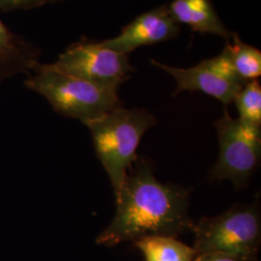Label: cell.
Listing matches in <instances>:
<instances>
[{
    "label": "cell",
    "mask_w": 261,
    "mask_h": 261,
    "mask_svg": "<svg viewBox=\"0 0 261 261\" xmlns=\"http://www.w3.org/2000/svg\"><path fill=\"white\" fill-rule=\"evenodd\" d=\"M129 170L115 196V216L96 244L114 247L148 236L176 238L192 231L195 221L189 215L188 189L160 182L144 162Z\"/></svg>",
    "instance_id": "1"
},
{
    "label": "cell",
    "mask_w": 261,
    "mask_h": 261,
    "mask_svg": "<svg viewBox=\"0 0 261 261\" xmlns=\"http://www.w3.org/2000/svg\"><path fill=\"white\" fill-rule=\"evenodd\" d=\"M156 117L145 109L116 108L88 122L94 148L106 169L115 196L137 159L143 135L157 124Z\"/></svg>",
    "instance_id": "2"
},
{
    "label": "cell",
    "mask_w": 261,
    "mask_h": 261,
    "mask_svg": "<svg viewBox=\"0 0 261 261\" xmlns=\"http://www.w3.org/2000/svg\"><path fill=\"white\" fill-rule=\"evenodd\" d=\"M24 85L43 96L55 112L84 125L123 105L118 88L93 84L42 63L28 75Z\"/></svg>",
    "instance_id": "3"
},
{
    "label": "cell",
    "mask_w": 261,
    "mask_h": 261,
    "mask_svg": "<svg viewBox=\"0 0 261 261\" xmlns=\"http://www.w3.org/2000/svg\"><path fill=\"white\" fill-rule=\"evenodd\" d=\"M196 255L220 252L243 261H257L261 244V221L255 206H235L223 214L195 222Z\"/></svg>",
    "instance_id": "4"
},
{
    "label": "cell",
    "mask_w": 261,
    "mask_h": 261,
    "mask_svg": "<svg viewBox=\"0 0 261 261\" xmlns=\"http://www.w3.org/2000/svg\"><path fill=\"white\" fill-rule=\"evenodd\" d=\"M215 126L220 153L210 179H228L235 187L243 188L260 163L261 127L231 117L226 109Z\"/></svg>",
    "instance_id": "5"
},
{
    "label": "cell",
    "mask_w": 261,
    "mask_h": 261,
    "mask_svg": "<svg viewBox=\"0 0 261 261\" xmlns=\"http://www.w3.org/2000/svg\"><path fill=\"white\" fill-rule=\"evenodd\" d=\"M49 68L93 84L119 88L136 71L129 56L105 46L102 41L83 39L60 54Z\"/></svg>",
    "instance_id": "6"
},
{
    "label": "cell",
    "mask_w": 261,
    "mask_h": 261,
    "mask_svg": "<svg viewBox=\"0 0 261 261\" xmlns=\"http://www.w3.org/2000/svg\"><path fill=\"white\" fill-rule=\"evenodd\" d=\"M150 63L174 77V96L183 91H200L228 105L233 102L236 94L245 84L235 72L226 45L218 56L190 68H178L155 59H151Z\"/></svg>",
    "instance_id": "7"
},
{
    "label": "cell",
    "mask_w": 261,
    "mask_h": 261,
    "mask_svg": "<svg viewBox=\"0 0 261 261\" xmlns=\"http://www.w3.org/2000/svg\"><path fill=\"white\" fill-rule=\"evenodd\" d=\"M180 32L181 27L171 17L166 4L140 14L122 28L117 36L102 42L113 50L129 56L139 47L176 39Z\"/></svg>",
    "instance_id": "8"
},
{
    "label": "cell",
    "mask_w": 261,
    "mask_h": 261,
    "mask_svg": "<svg viewBox=\"0 0 261 261\" xmlns=\"http://www.w3.org/2000/svg\"><path fill=\"white\" fill-rule=\"evenodd\" d=\"M41 49L12 31L0 19V85L16 75H30L41 62Z\"/></svg>",
    "instance_id": "9"
},
{
    "label": "cell",
    "mask_w": 261,
    "mask_h": 261,
    "mask_svg": "<svg viewBox=\"0 0 261 261\" xmlns=\"http://www.w3.org/2000/svg\"><path fill=\"white\" fill-rule=\"evenodd\" d=\"M169 13L179 25L184 24L201 35H215L230 41L234 32L225 27L211 0H172Z\"/></svg>",
    "instance_id": "10"
},
{
    "label": "cell",
    "mask_w": 261,
    "mask_h": 261,
    "mask_svg": "<svg viewBox=\"0 0 261 261\" xmlns=\"http://www.w3.org/2000/svg\"><path fill=\"white\" fill-rule=\"evenodd\" d=\"M145 261H194L196 254L192 247L170 236H148L134 242Z\"/></svg>",
    "instance_id": "11"
},
{
    "label": "cell",
    "mask_w": 261,
    "mask_h": 261,
    "mask_svg": "<svg viewBox=\"0 0 261 261\" xmlns=\"http://www.w3.org/2000/svg\"><path fill=\"white\" fill-rule=\"evenodd\" d=\"M236 74L245 84L257 80L261 75V51L243 42L235 32L226 42Z\"/></svg>",
    "instance_id": "12"
},
{
    "label": "cell",
    "mask_w": 261,
    "mask_h": 261,
    "mask_svg": "<svg viewBox=\"0 0 261 261\" xmlns=\"http://www.w3.org/2000/svg\"><path fill=\"white\" fill-rule=\"evenodd\" d=\"M239 119L261 127V86L257 80L243 85L234 98Z\"/></svg>",
    "instance_id": "13"
},
{
    "label": "cell",
    "mask_w": 261,
    "mask_h": 261,
    "mask_svg": "<svg viewBox=\"0 0 261 261\" xmlns=\"http://www.w3.org/2000/svg\"><path fill=\"white\" fill-rule=\"evenodd\" d=\"M51 0H0V11L12 12L18 10H30L42 7Z\"/></svg>",
    "instance_id": "14"
},
{
    "label": "cell",
    "mask_w": 261,
    "mask_h": 261,
    "mask_svg": "<svg viewBox=\"0 0 261 261\" xmlns=\"http://www.w3.org/2000/svg\"><path fill=\"white\" fill-rule=\"evenodd\" d=\"M194 261H243L237 257L220 252H210L196 255Z\"/></svg>",
    "instance_id": "15"
},
{
    "label": "cell",
    "mask_w": 261,
    "mask_h": 261,
    "mask_svg": "<svg viewBox=\"0 0 261 261\" xmlns=\"http://www.w3.org/2000/svg\"><path fill=\"white\" fill-rule=\"evenodd\" d=\"M58 1H61V0H51V2H58Z\"/></svg>",
    "instance_id": "16"
}]
</instances>
